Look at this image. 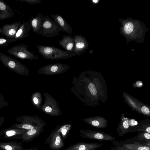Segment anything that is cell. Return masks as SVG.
<instances>
[{"instance_id":"6da1fadb","label":"cell","mask_w":150,"mask_h":150,"mask_svg":"<svg viewBox=\"0 0 150 150\" xmlns=\"http://www.w3.org/2000/svg\"><path fill=\"white\" fill-rule=\"evenodd\" d=\"M36 47L38 53L46 59H65L76 55L74 52L63 50L53 46L37 45Z\"/></svg>"},{"instance_id":"7a4b0ae2","label":"cell","mask_w":150,"mask_h":150,"mask_svg":"<svg viewBox=\"0 0 150 150\" xmlns=\"http://www.w3.org/2000/svg\"><path fill=\"white\" fill-rule=\"evenodd\" d=\"M0 61L4 65L16 74L23 76H27L28 69L19 61L4 53L0 52Z\"/></svg>"},{"instance_id":"3957f363","label":"cell","mask_w":150,"mask_h":150,"mask_svg":"<svg viewBox=\"0 0 150 150\" xmlns=\"http://www.w3.org/2000/svg\"><path fill=\"white\" fill-rule=\"evenodd\" d=\"M28 48L27 45L21 44L9 48L7 51V52L9 54L21 59H38V56L28 50Z\"/></svg>"},{"instance_id":"277c9868","label":"cell","mask_w":150,"mask_h":150,"mask_svg":"<svg viewBox=\"0 0 150 150\" xmlns=\"http://www.w3.org/2000/svg\"><path fill=\"white\" fill-rule=\"evenodd\" d=\"M60 31H62L60 27L45 14L44 16L42 25V36L47 38L53 37L58 35Z\"/></svg>"},{"instance_id":"5b68a950","label":"cell","mask_w":150,"mask_h":150,"mask_svg":"<svg viewBox=\"0 0 150 150\" xmlns=\"http://www.w3.org/2000/svg\"><path fill=\"white\" fill-rule=\"evenodd\" d=\"M80 136L83 138L98 140L113 141L115 138L112 135L97 130L81 129L79 131Z\"/></svg>"},{"instance_id":"8992f818","label":"cell","mask_w":150,"mask_h":150,"mask_svg":"<svg viewBox=\"0 0 150 150\" xmlns=\"http://www.w3.org/2000/svg\"><path fill=\"white\" fill-rule=\"evenodd\" d=\"M17 120L23 123L25 128L27 130L42 127L46 125L41 119L27 116L18 117Z\"/></svg>"},{"instance_id":"52a82bcc","label":"cell","mask_w":150,"mask_h":150,"mask_svg":"<svg viewBox=\"0 0 150 150\" xmlns=\"http://www.w3.org/2000/svg\"><path fill=\"white\" fill-rule=\"evenodd\" d=\"M48 144L50 148L52 150H58L61 149L64 145L61 134L59 132L50 133L45 140V144Z\"/></svg>"},{"instance_id":"ba28073f","label":"cell","mask_w":150,"mask_h":150,"mask_svg":"<svg viewBox=\"0 0 150 150\" xmlns=\"http://www.w3.org/2000/svg\"><path fill=\"white\" fill-rule=\"evenodd\" d=\"M22 23L17 21L11 24H6L0 27V34L11 39L13 38Z\"/></svg>"},{"instance_id":"9c48e42d","label":"cell","mask_w":150,"mask_h":150,"mask_svg":"<svg viewBox=\"0 0 150 150\" xmlns=\"http://www.w3.org/2000/svg\"><path fill=\"white\" fill-rule=\"evenodd\" d=\"M103 146L100 143L80 142L71 145L64 150H95Z\"/></svg>"},{"instance_id":"30bf717a","label":"cell","mask_w":150,"mask_h":150,"mask_svg":"<svg viewBox=\"0 0 150 150\" xmlns=\"http://www.w3.org/2000/svg\"><path fill=\"white\" fill-rule=\"evenodd\" d=\"M31 29L28 21L23 22L16 33L14 36L9 39L10 43L17 41L26 38L29 35V32Z\"/></svg>"},{"instance_id":"8fae6325","label":"cell","mask_w":150,"mask_h":150,"mask_svg":"<svg viewBox=\"0 0 150 150\" xmlns=\"http://www.w3.org/2000/svg\"><path fill=\"white\" fill-rule=\"evenodd\" d=\"M44 18V16L41 13H38L36 16L32 17L28 21L34 33L40 35H42Z\"/></svg>"},{"instance_id":"7c38bea8","label":"cell","mask_w":150,"mask_h":150,"mask_svg":"<svg viewBox=\"0 0 150 150\" xmlns=\"http://www.w3.org/2000/svg\"><path fill=\"white\" fill-rule=\"evenodd\" d=\"M123 141L126 143L142 144L150 146V134L147 132H139L134 137Z\"/></svg>"},{"instance_id":"4fadbf2b","label":"cell","mask_w":150,"mask_h":150,"mask_svg":"<svg viewBox=\"0 0 150 150\" xmlns=\"http://www.w3.org/2000/svg\"><path fill=\"white\" fill-rule=\"evenodd\" d=\"M51 17L54 21L62 29L63 32H66L69 34H71L73 30L65 19L61 15L58 14H51Z\"/></svg>"},{"instance_id":"5bb4252c","label":"cell","mask_w":150,"mask_h":150,"mask_svg":"<svg viewBox=\"0 0 150 150\" xmlns=\"http://www.w3.org/2000/svg\"><path fill=\"white\" fill-rule=\"evenodd\" d=\"M114 146L122 147L129 150H150V146L142 144L129 143L118 140L113 141Z\"/></svg>"},{"instance_id":"9a60e30c","label":"cell","mask_w":150,"mask_h":150,"mask_svg":"<svg viewBox=\"0 0 150 150\" xmlns=\"http://www.w3.org/2000/svg\"><path fill=\"white\" fill-rule=\"evenodd\" d=\"M14 127L6 129L0 132V138L14 139L15 137L18 136L21 137L27 130L24 129Z\"/></svg>"},{"instance_id":"2e32d148","label":"cell","mask_w":150,"mask_h":150,"mask_svg":"<svg viewBox=\"0 0 150 150\" xmlns=\"http://www.w3.org/2000/svg\"><path fill=\"white\" fill-rule=\"evenodd\" d=\"M57 42L59 45L65 51L73 52L75 45L74 39L73 37L69 35H64L61 40H58Z\"/></svg>"},{"instance_id":"e0dca14e","label":"cell","mask_w":150,"mask_h":150,"mask_svg":"<svg viewBox=\"0 0 150 150\" xmlns=\"http://www.w3.org/2000/svg\"><path fill=\"white\" fill-rule=\"evenodd\" d=\"M44 131L43 127L27 130L21 136L22 142H29L39 136Z\"/></svg>"},{"instance_id":"ac0fdd59","label":"cell","mask_w":150,"mask_h":150,"mask_svg":"<svg viewBox=\"0 0 150 150\" xmlns=\"http://www.w3.org/2000/svg\"><path fill=\"white\" fill-rule=\"evenodd\" d=\"M75 45L73 52L76 55L80 56L86 47L85 39L81 35L76 34L74 37Z\"/></svg>"},{"instance_id":"d6986e66","label":"cell","mask_w":150,"mask_h":150,"mask_svg":"<svg viewBox=\"0 0 150 150\" xmlns=\"http://www.w3.org/2000/svg\"><path fill=\"white\" fill-rule=\"evenodd\" d=\"M12 9L4 1L0 0V20H3L13 17Z\"/></svg>"},{"instance_id":"ffe728a7","label":"cell","mask_w":150,"mask_h":150,"mask_svg":"<svg viewBox=\"0 0 150 150\" xmlns=\"http://www.w3.org/2000/svg\"><path fill=\"white\" fill-rule=\"evenodd\" d=\"M69 68V67L66 64L56 63L44 66L41 68L40 70L48 71L52 73H56L66 70Z\"/></svg>"},{"instance_id":"44dd1931","label":"cell","mask_w":150,"mask_h":150,"mask_svg":"<svg viewBox=\"0 0 150 150\" xmlns=\"http://www.w3.org/2000/svg\"><path fill=\"white\" fill-rule=\"evenodd\" d=\"M22 144L16 141L0 142V150H23Z\"/></svg>"},{"instance_id":"7402d4cb","label":"cell","mask_w":150,"mask_h":150,"mask_svg":"<svg viewBox=\"0 0 150 150\" xmlns=\"http://www.w3.org/2000/svg\"><path fill=\"white\" fill-rule=\"evenodd\" d=\"M71 127L72 125L70 124L58 125L50 133H60L61 134L62 139L64 141L67 137Z\"/></svg>"},{"instance_id":"603a6c76","label":"cell","mask_w":150,"mask_h":150,"mask_svg":"<svg viewBox=\"0 0 150 150\" xmlns=\"http://www.w3.org/2000/svg\"><path fill=\"white\" fill-rule=\"evenodd\" d=\"M83 120L91 126L98 128H105L107 125L106 121L103 119H88Z\"/></svg>"},{"instance_id":"cb8c5ba5","label":"cell","mask_w":150,"mask_h":150,"mask_svg":"<svg viewBox=\"0 0 150 150\" xmlns=\"http://www.w3.org/2000/svg\"><path fill=\"white\" fill-rule=\"evenodd\" d=\"M129 124L127 120H125L119 125L117 129V132L120 136H122L128 132L130 129Z\"/></svg>"},{"instance_id":"d4e9b609","label":"cell","mask_w":150,"mask_h":150,"mask_svg":"<svg viewBox=\"0 0 150 150\" xmlns=\"http://www.w3.org/2000/svg\"><path fill=\"white\" fill-rule=\"evenodd\" d=\"M137 132H147L150 134V125L142 124L138 125L137 127L130 128L128 133Z\"/></svg>"},{"instance_id":"484cf974","label":"cell","mask_w":150,"mask_h":150,"mask_svg":"<svg viewBox=\"0 0 150 150\" xmlns=\"http://www.w3.org/2000/svg\"><path fill=\"white\" fill-rule=\"evenodd\" d=\"M133 28L134 25L132 23H128L125 26V31L127 34L130 33L133 31Z\"/></svg>"},{"instance_id":"4316f807","label":"cell","mask_w":150,"mask_h":150,"mask_svg":"<svg viewBox=\"0 0 150 150\" xmlns=\"http://www.w3.org/2000/svg\"><path fill=\"white\" fill-rule=\"evenodd\" d=\"M8 103L5 99L3 95L0 93V110L7 106Z\"/></svg>"},{"instance_id":"83f0119b","label":"cell","mask_w":150,"mask_h":150,"mask_svg":"<svg viewBox=\"0 0 150 150\" xmlns=\"http://www.w3.org/2000/svg\"><path fill=\"white\" fill-rule=\"evenodd\" d=\"M10 43V39L0 37V47L7 46Z\"/></svg>"},{"instance_id":"f1b7e54d","label":"cell","mask_w":150,"mask_h":150,"mask_svg":"<svg viewBox=\"0 0 150 150\" xmlns=\"http://www.w3.org/2000/svg\"><path fill=\"white\" fill-rule=\"evenodd\" d=\"M88 88L91 93L93 95H95L96 94L97 91L96 89L92 83H90L88 85Z\"/></svg>"},{"instance_id":"f546056e","label":"cell","mask_w":150,"mask_h":150,"mask_svg":"<svg viewBox=\"0 0 150 150\" xmlns=\"http://www.w3.org/2000/svg\"><path fill=\"white\" fill-rule=\"evenodd\" d=\"M22 2H24L31 4H37L41 3V1L40 0H17Z\"/></svg>"},{"instance_id":"4dcf8cb0","label":"cell","mask_w":150,"mask_h":150,"mask_svg":"<svg viewBox=\"0 0 150 150\" xmlns=\"http://www.w3.org/2000/svg\"><path fill=\"white\" fill-rule=\"evenodd\" d=\"M110 150H129L128 149H126L125 148L117 146H113L111 147V149Z\"/></svg>"},{"instance_id":"1f68e13d","label":"cell","mask_w":150,"mask_h":150,"mask_svg":"<svg viewBox=\"0 0 150 150\" xmlns=\"http://www.w3.org/2000/svg\"><path fill=\"white\" fill-rule=\"evenodd\" d=\"M141 111L143 113L145 114H148L149 113V108L145 106H143L142 108Z\"/></svg>"},{"instance_id":"d6a6232c","label":"cell","mask_w":150,"mask_h":150,"mask_svg":"<svg viewBox=\"0 0 150 150\" xmlns=\"http://www.w3.org/2000/svg\"><path fill=\"white\" fill-rule=\"evenodd\" d=\"M33 101L35 105H37L38 104L39 102V101L38 98H37V97H35L33 98Z\"/></svg>"},{"instance_id":"836d02e7","label":"cell","mask_w":150,"mask_h":150,"mask_svg":"<svg viewBox=\"0 0 150 150\" xmlns=\"http://www.w3.org/2000/svg\"><path fill=\"white\" fill-rule=\"evenodd\" d=\"M45 110L46 112L49 113L52 111V109L49 106H47L45 108Z\"/></svg>"},{"instance_id":"e575fe53","label":"cell","mask_w":150,"mask_h":150,"mask_svg":"<svg viewBox=\"0 0 150 150\" xmlns=\"http://www.w3.org/2000/svg\"><path fill=\"white\" fill-rule=\"evenodd\" d=\"M4 120L5 119L4 117L0 116V127L3 123Z\"/></svg>"},{"instance_id":"d590c367","label":"cell","mask_w":150,"mask_h":150,"mask_svg":"<svg viewBox=\"0 0 150 150\" xmlns=\"http://www.w3.org/2000/svg\"><path fill=\"white\" fill-rule=\"evenodd\" d=\"M33 148H31L30 149H25L23 150H33Z\"/></svg>"},{"instance_id":"8d00e7d4","label":"cell","mask_w":150,"mask_h":150,"mask_svg":"<svg viewBox=\"0 0 150 150\" xmlns=\"http://www.w3.org/2000/svg\"><path fill=\"white\" fill-rule=\"evenodd\" d=\"M33 150H40L38 149L37 148H33Z\"/></svg>"},{"instance_id":"74e56055","label":"cell","mask_w":150,"mask_h":150,"mask_svg":"<svg viewBox=\"0 0 150 150\" xmlns=\"http://www.w3.org/2000/svg\"><path fill=\"white\" fill-rule=\"evenodd\" d=\"M93 2H94V3H97V2H98V1L97 0H93Z\"/></svg>"}]
</instances>
